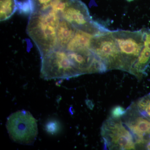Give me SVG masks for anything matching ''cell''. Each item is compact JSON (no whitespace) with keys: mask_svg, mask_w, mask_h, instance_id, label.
Returning a JSON list of instances; mask_svg holds the SVG:
<instances>
[{"mask_svg":"<svg viewBox=\"0 0 150 150\" xmlns=\"http://www.w3.org/2000/svg\"><path fill=\"white\" fill-rule=\"evenodd\" d=\"M62 17V13L53 10L30 14L26 32L41 57L58 48L57 29Z\"/></svg>","mask_w":150,"mask_h":150,"instance_id":"6da1fadb","label":"cell"},{"mask_svg":"<svg viewBox=\"0 0 150 150\" xmlns=\"http://www.w3.org/2000/svg\"><path fill=\"white\" fill-rule=\"evenodd\" d=\"M41 59L40 75L44 79H68L82 75L66 49L57 48Z\"/></svg>","mask_w":150,"mask_h":150,"instance_id":"7a4b0ae2","label":"cell"},{"mask_svg":"<svg viewBox=\"0 0 150 150\" xmlns=\"http://www.w3.org/2000/svg\"><path fill=\"white\" fill-rule=\"evenodd\" d=\"M118 46L122 62V70L130 73L144 46L143 29L137 31H111Z\"/></svg>","mask_w":150,"mask_h":150,"instance_id":"3957f363","label":"cell"},{"mask_svg":"<svg viewBox=\"0 0 150 150\" xmlns=\"http://www.w3.org/2000/svg\"><path fill=\"white\" fill-rule=\"evenodd\" d=\"M6 127L11 139L22 144H32L38 134L36 120L26 110H19L10 115Z\"/></svg>","mask_w":150,"mask_h":150,"instance_id":"277c9868","label":"cell"},{"mask_svg":"<svg viewBox=\"0 0 150 150\" xmlns=\"http://www.w3.org/2000/svg\"><path fill=\"white\" fill-rule=\"evenodd\" d=\"M101 135L105 147L110 150H134L133 135L121 118L110 117L103 123Z\"/></svg>","mask_w":150,"mask_h":150,"instance_id":"5b68a950","label":"cell"},{"mask_svg":"<svg viewBox=\"0 0 150 150\" xmlns=\"http://www.w3.org/2000/svg\"><path fill=\"white\" fill-rule=\"evenodd\" d=\"M62 16L77 29L94 35L108 31L93 20L87 6L80 0H70Z\"/></svg>","mask_w":150,"mask_h":150,"instance_id":"8992f818","label":"cell"},{"mask_svg":"<svg viewBox=\"0 0 150 150\" xmlns=\"http://www.w3.org/2000/svg\"><path fill=\"white\" fill-rule=\"evenodd\" d=\"M89 48L104 63L108 71L122 70L121 55L111 31L94 35Z\"/></svg>","mask_w":150,"mask_h":150,"instance_id":"52a82bcc","label":"cell"},{"mask_svg":"<svg viewBox=\"0 0 150 150\" xmlns=\"http://www.w3.org/2000/svg\"><path fill=\"white\" fill-rule=\"evenodd\" d=\"M134 137L136 146L146 148L150 142V120L143 116L132 103L121 117Z\"/></svg>","mask_w":150,"mask_h":150,"instance_id":"ba28073f","label":"cell"},{"mask_svg":"<svg viewBox=\"0 0 150 150\" xmlns=\"http://www.w3.org/2000/svg\"><path fill=\"white\" fill-rule=\"evenodd\" d=\"M144 32V46L139 55L130 71V74L139 79L146 74L150 64V29L142 28Z\"/></svg>","mask_w":150,"mask_h":150,"instance_id":"9c48e42d","label":"cell"},{"mask_svg":"<svg viewBox=\"0 0 150 150\" xmlns=\"http://www.w3.org/2000/svg\"><path fill=\"white\" fill-rule=\"evenodd\" d=\"M77 29L62 17L57 29L58 48L66 49L67 45L74 36Z\"/></svg>","mask_w":150,"mask_h":150,"instance_id":"30bf717a","label":"cell"},{"mask_svg":"<svg viewBox=\"0 0 150 150\" xmlns=\"http://www.w3.org/2000/svg\"><path fill=\"white\" fill-rule=\"evenodd\" d=\"M93 36L88 33L77 29L74 36L67 45L66 50L78 51L89 49L91 40Z\"/></svg>","mask_w":150,"mask_h":150,"instance_id":"8fae6325","label":"cell"},{"mask_svg":"<svg viewBox=\"0 0 150 150\" xmlns=\"http://www.w3.org/2000/svg\"><path fill=\"white\" fill-rule=\"evenodd\" d=\"M17 0H0V21H5L13 15L18 10Z\"/></svg>","mask_w":150,"mask_h":150,"instance_id":"7c38bea8","label":"cell"},{"mask_svg":"<svg viewBox=\"0 0 150 150\" xmlns=\"http://www.w3.org/2000/svg\"><path fill=\"white\" fill-rule=\"evenodd\" d=\"M54 0H27L33 13L46 11L52 10Z\"/></svg>","mask_w":150,"mask_h":150,"instance_id":"4fadbf2b","label":"cell"},{"mask_svg":"<svg viewBox=\"0 0 150 150\" xmlns=\"http://www.w3.org/2000/svg\"><path fill=\"white\" fill-rule=\"evenodd\" d=\"M133 103L142 115L150 120V93L139 98Z\"/></svg>","mask_w":150,"mask_h":150,"instance_id":"5bb4252c","label":"cell"},{"mask_svg":"<svg viewBox=\"0 0 150 150\" xmlns=\"http://www.w3.org/2000/svg\"><path fill=\"white\" fill-rule=\"evenodd\" d=\"M60 126L59 122L55 120H51L46 123L45 130L49 134H56L59 132Z\"/></svg>","mask_w":150,"mask_h":150,"instance_id":"9a60e30c","label":"cell"},{"mask_svg":"<svg viewBox=\"0 0 150 150\" xmlns=\"http://www.w3.org/2000/svg\"><path fill=\"white\" fill-rule=\"evenodd\" d=\"M126 112V110L121 106H115L112 109L110 116L113 118H121Z\"/></svg>","mask_w":150,"mask_h":150,"instance_id":"2e32d148","label":"cell"},{"mask_svg":"<svg viewBox=\"0 0 150 150\" xmlns=\"http://www.w3.org/2000/svg\"><path fill=\"white\" fill-rule=\"evenodd\" d=\"M146 149L150 150V142L146 146Z\"/></svg>","mask_w":150,"mask_h":150,"instance_id":"e0dca14e","label":"cell"}]
</instances>
